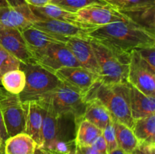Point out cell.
Returning <instances> with one entry per match:
<instances>
[{
	"instance_id": "ac0fdd59",
	"label": "cell",
	"mask_w": 155,
	"mask_h": 154,
	"mask_svg": "<svg viewBox=\"0 0 155 154\" xmlns=\"http://www.w3.org/2000/svg\"><path fill=\"white\" fill-rule=\"evenodd\" d=\"M130 106L134 120L155 114V97L148 96L130 84Z\"/></svg>"
},
{
	"instance_id": "9a60e30c",
	"label": "cell",
	"mask_w": 155,
	"mask_h": 154,
	"mask_svg": "<svg viewBox=\"0 0 155 154\" xmlns=\"http://www.w3.org/2000/svg\"><path fill=\"white\" fill-rule=\"evenodd\" d=\"M65 45L72 52L82 67L94 72L99 78V68L89 39L68 38L65 42Z\"/></svg>"
},
{
	"instance_id": "f1b7e54d",
	"label": "cell",
	"mask_w": 155,
	"mask_h": 154,
	"mask_svg": "<svg viewBox=\"0 0 155 154\" xmlns=\"http://www.w3.org/2000/svg\"><path fill=\"white\" fill-rule=\"evenodd\" d=\"M102 136L107 144V153L117 149L118 145L113 125V120L105 127L104 129L102 130Z\"/></svg>"
},
{
	"instance_id": "8992f818",
	"label": "cell",
	"mask_w": 155,
	"mask_h": 154,
	"mask_svg": "<svg viewBox=\"0 0 155 154\" xmlns=\"http://www.w3.org/2000/svg\"><path fill=\"white\" fill-rule=\"evenodd\" d=\"M0 111L9 137L25 131V110L19 95L0 86Z\"/></svg>"
},
{
	"instance_id": "836d02e7",
	"label": "cell",
	"mask_w": 155,
	"mask_h": 154,
	"mask_svg": "<svg viewBox=\"0 0 155 154\" xmlns=\"http://www.w3.org/2000/svg\"><path fill=\"white\" fill-rule=\"evenodd\" d=\"M76 154H101L92 146H77Z\"/></svg>"
},
{
	"instance_id": "277c9868",
	"label": "cell",
	"mask_w": 155,
	"mask_h": 154,
	"mask_svg": "<svg viewBox=\"0 0 155 154\" xmlns=\"http://www.w3.org/2000/svg\"><path fill=\"white\" fill-rule=\"evenodd\" d=\"M36 101L50 109L56 116L71 113L75 116L77 122L83 119L86 105L84 98L62 82L55 88Z\"/></svg>"
},
{
	"instance_id": "f6af8a7d",
	"label": "cell",
	"mask_w": 155,
	"mask_h": 154,
	"mask_svg": "<svg viewBox=\"0 0 155 154\" xmlns=\"http://www.w3.org/2000/svg\"><path fill=\"white\" fill-rule=\"evenodd\" d=\"M50 1H51V0H50Z\"/></svg>"
},
{
	"instance_id": "cb8c5ba5",
	"label": "cell",
	"mask_w": 155,
	"mask_h": 154,
	"mask_svg": "<svg viewBox=\"0 0 155 154\" xmlns=\"http://www.w3.org/2000/svg\"><path fill=\"white\" fill-rule=\"evenodd\" d=\"M101 135H102V130L89 121L83 119L77 122L75 137L77 146H91Z\"/></svg>"
},
{
	"instance_id": "8fae6325",
	"label": "cell",
	"mask_w": 155,
	"mask_h": 154,
	"mask_svg": "<svg viewBox=\"0 0 155 154\" xmlns=\"http://www.w3.org/2000/svg\"><path fill=\"white\" fill-rule=\"evenodd\" d=\"M58 79L85 98L99 78L96 74L82 66L62 67L54 72ZM85 99V98H84Z\"/></svg>"
},
{
	"instance_id": "74e56055",
	"label": "cell",
	"mask_w": 155,
	"mask_h": 154,
	"mask_svg": "<svg viewBox=\"0 0 155 154\" xmlns=\"http://www.w3.org/2000/svg\"><path fill=\"white\" fill-rule=\"evenodd\" d=\"M39 149L41 150V152H42L43 154H61V153H58V152H54L52 150H50V149H44V148H39Z\"/></svg>"
},
{
	"instance_id": "30bf717a",
	"label": "cell",
	"mask_w": 155,
	"mask_h": 154,
	"mask_svg": "<svg viewBox=\"0 0 155 154\" xmlns=\"http://www.w3.org/2000/svg\"><path fill=\"white\" fill-rule=\"evenodd\" d=\"M128 82L148 96L155 97V72L133 50L129 65Z\"/></svg>"
},
{
	"instance_id": "60d3db41",
	"label": "cell",
	"mask_w": 155,
	"mask_h": 154,
	"mask_svg": "<svg viewBox=\"0 0 155 154\" xmlns=\"http://www.w3.org/2000/svg\"><path fill=\"white\" fill-rule=\"evenodd\" d=\"M1 148H4V140H2L1 135H0V149Z\"/></svg>"
},
{
	"instance_id": "4fadbf2b",
	"label": "cell",
	"mask_w": 155,
	"mask_h": 154,
	"mask_svg": "<svg viewBox=\"0 0 155 154\" xmlns=\"http://www.w3.org/2000/svg\"><path fill=\"white\" fill-rule=\"evenodd\" d=\"M36 19L28 4L0 7V30L15 29L21 32Z\"/></svg>"
},
{
	"instance_id": "d6986e66",
	"label": "cell",
	"mask_w": 155,
	"mask_h": 154,
	"mask_svg": "<svg viewBox=\"0 0 155 154\" xmlns=\"http://www.w3.org/2000/svg\"><path fill=\"white\" fill-rule=\"evenodd\" d=\"M83 119L103 130L112 121L110 115L106 107L95 98H89L86 101Z\"/></svg>"
},
{
	"instance_id": "9c48e42d",
	"label": "cell",
	"mask_w": 155,
	"mask_h": 154,
	"mask_svg": "<svg viewBox=\"0 0 155 154\" xmlns=\"http://www.w3.org/2000/svg\"><path fill=\"white\" fill-rule=\"evenodd\" d=\"M35 62L52 73L62 67L81 66L64 43L50 45L36 56Z\"/></svg>"
},
{
	"instance_id": "f546056e",
	"label": "cell",
	"mask_w": 155,
	"mask_h": 154,
	"mask_svg": "<svg viewBox=\"0 0 155 154\" xmlns=\"http://www.w3.org/2000/svg\"><path fill=\"white\" fill-rule=\"evenodd\" d=\"M135 51L139 57L155 72V46L137 48Z\"/></svg>"
},
{
	"instance_id": "5bb4252c",
	"label": "cell",
	"mask_w": 155,
	"mask_h": 154,
	"mask_svg": "<svg viewBox=\"0 0 155 154\" xmlns=\"http://www.w3.org/2000/svg\"><path fill=\"white\" fill-rule=\"evenodd\" d=\"M0 45L15 56L21 63H36L20 30H0Z\"/></svg>"
},
{
	"instance_id": "52a82bcc",
	"label": "cell",
	"mask_w": 155,
	"mask_h": 154,
	"mask_svg": "<svg viewBox=\"0 0 155 154\" xmlns=\"http://www.w3.org/2000/svg\"><path fill=\"white\" fill-rule=\"evenodd\" d=\"M32 27L43 31L63 42L68 38L80 37L88 39V33L97 26L86 24H74L49 18H38L33 22Z\"/></svg>"
},
{
	"instance_id": "484cf974",
	"label": "cell",
	"mask_w": 155,
	"mask_h": 154,
	"mask_svg": "<svg viewBox=\"0 0 155 154\" xmlns=\"http://www.w3.org/2000/svg\"><path fill=\"white\" fill-rule=\"evenodd\" d=\"M26 76L21 69L5 72L1 76L2 87L13 95H19L25 87Z\"/></svg>"
},
{
	"instance_id": "ee69618b",
	"label": "cell",
	"mask_w": 155,
	"mask_h": 154,
	"mask_svg": "<svg viewBox=\"0 0 155 154\" xmlns=\"http://www.w3.org/2000/svg\"><path fill=\"white\" fill-rule=\"evenodd\" d=\"M1 76H2V75H0V86H2V85H1Z\"/></svg>"
},
{
	"instance_id": "ba28073f",
	"label": "cell",
	"mask_w": 155,
	"mask_h": 154,
	"mask_svg": "<svg viewBox=\"0 0 155 154\" xmlns=\"http://www.w3.org/2000/svg\"><path fill=\"white\" fill-rule=\"evenodd\" d=\"M77 125V119L73 113L58 116L55 136L48 149L61 154H76Z\"/></svg>"
},
{
	"instance_id": "ffe728a7",
	"label": "cell",
	"mask_w": 155,
	"mask_h": 154,
	"mask_svg": "<svg viewBox=\"0 0 155 154\" xmlns=\"http://www.w3.org/2000/svg\"><path fill=\"white\" fill-rule=\"evenodd\" d=\"M37 143L25 132L9 137L4 142L5 154H35Z\"/></svg>"
},
{
	"instance_id": "7402d4cb",
	"label": "cell",
	"mask_w": 155,
	"mask_h": 154,
	"mask_svg": "<svg viewBox=\"0 0 155 154\" xmlns=\"http://www.w3.org/2000/svg\"><path fill=\"white\" fill-rule=\"evenodd\" d=\"M32 12L38 18H49L57 21H64L74 24H83L78 21L77 14L68 11L52 4H48L42 7L30 6Z\"/></svg>"
},
{
	"instance_id": "f35d334b",
	"label": "cell",
	"mask_w": 155,
	"mask_h": 154,
	"mask_svg": "<svg viewBox=\"0 0 155 154\" xmlns=\"http://www.w3.org/2000/svg\"><path fill=\"white\" fill-rule=\"evenodd\" d=\"M107 154H127L126 152H124V151L121 150L120 149H119V148H117V149H114V150L111 151V152H108Z\"/></svg>"
},
{
	"instance_id": "e0dca14e",
	"label": "cell",
	"mask_w": 155,
	"mask_h": 154,
	"mask_svg": "<svg viewBox=\"0 0 155 154\" xmlns=\"http://www.w3.org/2000/svg\"><path fill=\"white\" fill-rule=\"evenodd\" d=\"M21 34L34 60L36 56L39 55L42 51H43L51 44L64 43L60 39L45 32L41 31L32 26L22 30Z\"/></svg>"
},
{
	"instance_id": "d4e9b609",
	"label": "cell",
	"mask_w": 155,
	"mask_h": 154,
	"mask_svg": "<svg viewBox=\"0 0 155 154\" xmlns=\"http://www.w3.org/2000/svg\"><path fill=\"white\" fill-rule=\"evenodd\" d=\"M113 125L118 148L127 154H132L139 145V141L136 139L133 129L115 121H113Z\"/></svg>"
},
{
	"instance_id": "1f68e13d",
	"label": "cell",
	"mask_w": 155,
	"mask_h": 154,
	"mask_svg": "<svg viewBox=\"0 0 155 154\" xmlns=\"http://www.w3.org/2000/svg\"><path fill=\"white\" fill-rule=\"evenodd\" d=\"M132 154H155V144L139 143Z\"/></svg>"
},
{
	"instance_id": "7c38bea8",
	"label": "cell",
	"mask_w": 155,
	"mask_h": 154,
	"mask_svg": "<svg viewBox=\"0 0 155 154\" xmlns=\"http://www.w3.org/2000/svg\"><path fill=\"white\" fill-rule=\"evenodd\" d=\"M76 14L80 23L97 27L127 20L118 9L109 5H94L88 6L79 10Z\"/></svg>"
},
{
	"instance_id": "6da1fadb",
	"label": "cell",
	"mask_w": 155,
	"mask_h": 154,
	"mask_svg": "<svg viewBox=\"0 0 155 154\" xmlns=\"http://www.w3.org/2000/svg\"><path fill=\"white\" fill-rule=\"evenodd\" d=\"M88 39L112 50L127 54L137 48L155 46L154 33L129 20L98 26L89 32Z\"/></svg>"
},
{
	"instance_id": "ab89813d",
	"label": "cell",
	"mask_w": 155,
	"mask_h": 154,
	"mask_svg": "<svg viewBox=\"0 0 155 154\" xmlns=\"http://www.w3.org/2000/svg\"><path fill=\"white\" fill-rule=\"evenodd\" d=\"M8 4L7 0H0V7H8Z\"/></svg>"
},
{
	"instance_id": "44dd1931",
	"label": "cell",
	"mask_w": 155,
	"mask_h": 154,
	"mask_svg": "<svg viewBox=\"0 0 155 154\" xmlns=\"http://www.w3.org/2000/svg\"><path fill=\"white\" fill-rule=\"evenodd\" d=\"M120 11L127 20L155 34V5Z\"/></svg>"
},
{
	"instance_id": "83f0119b",
	"label": "cell",
	"mask_w": 155,
	"mask_h": 154,
	"mask_svg": "<svg viewBox=\"0 0 155 154\" xmlns=\"http://www.w3.org/2000/svg\"><path fill=\"white\" fill-rule=\"evenodd\" d=\"M21 62L0 45V75L8 71L20 69Z\"/></svg>"
},
{
	"instance_id": "d6a6232c",
	"label": "cell",
	"mask_w": 155,
	"mask_h": 154,
	"mask_svg": "<svg viewBox=\"0 0 155 154\" xmlns=\"http://www.w3.org/2000/svg\"><path fill=\"white\" fill-rule=\"evenodd\" d=\"M91 146L100 153L107 154V144H106V142L102 135L98 137Z\"/></svg>"
},
{
	"instance_id": "2e32d148",
	"label": "cell",
	"mask_w": 155,
	"mask_h": 154,
	"mask_svg": "<svg viewBox=\"0 0 155 154\" xmlns=\"http://www.w3.org/2000/svg\"><path fill=\"white\" fill-rule=\"evenodd\" d=\"M24 104L25 110V131L37 143L38 148L43 146L42 134V107L36 100L26 101Z\"/></svg>"
},
{
	"instance_id": "8d00e7d4",
	"label": "cell",
	"mask_w": 155,
	"mask_h": 154,
	"mask_svg": "<svg viewBox=\"0 0 155 154\" xmlns=\"http://www.w3.org/2000/svg\"><path fill=\"white\" fill-rule=\"evenodd\" d=\"M102 1H104L109 5L113 6L118 10H120L124 5V0H102Z\"/></svg>"
},
{
	"instance_id": "3957f363",
	"label": "cell",
	"mask_w": 155,
	"mask_h": 154,
	"mask_svg": "<svg viewBox=\"0 0 155 154\" xmlns=\"http://www.w3.org/2000/svg\"><path fill=\"white\" fill-rule=\"evenodd\" d=\"M99 68V81L103 84H128L131 53L119 52L90 40Z\"/></svg>"
},
{
	"instance_id": "d590c367",
	"label": "cell",
	"mask_w": 155,
	"mask_h": 154,
	"mask_svg": "<svg viewBox=\"0 0 155 154\" xmlns=\"http://www.w3.org/2000/svg\"><path fill=\"white\" fill-rule=\"evenodd\" d=\"M0 135H1L2 138L4 140V142L5 141L6 139L8 138V133L6 131L5 127L2 116L1 114V111H0Z\"/></svg>"
},
{
	"instance_id": "7bdbcfd3",
	"label": "cell",
	"mask_w": 155,
	"mask_h": 154,
	"mask_svg": "<svg viewBox=\"0 0 155 154\" xmlns=\"http://www.w3.org/2000/svg\"><path fill=\"white\" fill-rule=\"evenodd\" d=\"M0 154H5L4 148H1V149H0Z\"/></svg>"
},
{
	"instance_id": "5b68a950",
	"label": "cell",
	"mask_w": 155,
	"mask_h": 154,
	"mask_svg": "<svg viewBox=\"0 0 155 154\" xmlns=\"http://www.w3.org/2000/svg\"><path fill=\"white\" fill-rule=\"evenodd\" d=\"M20 69L24 71L26 76L25 87L18 95L22 103L41 98L55 88L61 82L54 73L36 63H21Z\"/></svg>"
},
{
	"instance_id": "4dcf8cb0",
	"label": "cell",
	"mask_w": 155,
	"mask_h": 154,
	"mask_svg": "<svg viewBox=\"0 0 155 154\" xmlns=\"http://www.w3.org/2000/svg\"><path fill=\"white\" fill-rule=\"evenodd\" d=\"M155 5V0H124L123 8L119 11L133 10Z\"/></svg>"
},
{
	"instance_id": "603a6c76",
	"label": "cell",
	"mask_w": 155,
	"mask_h": 154,
	"mask_svg": "<svg viewBox=\"0 0 155 154\" xmlns=\"http://www.w3.org/2000/svg\"><path fill=\"white\" fill-rule=\"evenodd\" d=\"M132 129L139 143L155 144V114L134 120Z\"/></svg>"
},
{
	"instance_id": "7a4b0ae2",
	"label": "cell",
	"mask_w": 155,
	"mask_h": 154,
	"mask_svg": "<svg viewBox=\"0 0 155 154\" xmlns=\"http://www.w3.org/2000/svg\"><path fill=\"white\" fill-rule=\"evenodd\" d=\"M85 101L95 98L99 101L109 112L112 120L132 128L134 119L132 117L130 106V84L108 85L97 82Z\"/></svg>"
},
{
	"instance_id": "b9f144b4",
	"label": "cell",
	"mask_w": 155,
	"mask_h": 154,
	"mask_svg": "<svg viewBox=\"0 0 155 154\" xmlns=\"http://www.w3.org/2000/svg\"><path fill=\"white\" fill-rule=\"evenodd\" d=\"M35 154H43V153H42V152H41V150H40V149H39V148H38V149H36V153H35Z\"/></svg>"
},
{
	"instance_id": "4316f807",
	"label": "cell",
	"mask_w": 155,
	"mask_h": 154,
	"mask_svg": "<svg viewBox=\"0 0 155 154\" xmlns=\"http://www.w3.org/2000/svg\"><path fill=\"white\" fill-rule=\"evenodd\" d=\"M50 4L57 5L74 13L88 6L94 5H107L102 0H51L50 1Z\"/></svg>"
},
{
	"instance_id": "e575fe53",
	"label": "cell",
	"mask_w": 155,
	"mask_h": 154,
	"mask_svg": "<svg viewBox=\"0 0 155 154\" xmlns=\"http://www.w3.org/2000/svg\"><path fill=\"white\" fill-rule=\"evenodd\" d=\"M27 4L33 7H42L49 4L50 0H26Z\"/></svg>"
}]
</instances>
